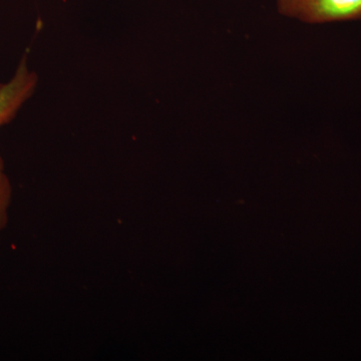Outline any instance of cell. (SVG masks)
Returning <instances> with one entry per match:
<instances>
[{
  "instance_id": "cell-2",
  "label": "cell",
  "mask_w": 361,
  "mask_h": 361,
  "mask_svg": "<svg viewBox=\"0 0 361 361\" xmlns=\"http://www.w3.org/2000/svg\"><path fill=\"white\" fill-rule=\"evenodd\" d=\"M37 84L39 77L30 70L25 56L11 80L0 84V129L16 118L26 102L35 94Z\"/></svg>"
},
{
  "instance_id": "cell-1",
  "label": "cell",
  "mask_w": 361,
  "mask_h": 361,
  "mask_svg": "<svg viewBox=\"0 0 361 361\" xmlns=\"http://www.w3.org/2000/svg\"><path fill=\"white\" fill-rule=\"evenodd\" d=\"M282 16L311 25L361 20V0H276Z\"/></svg>"
}]
</instances>
